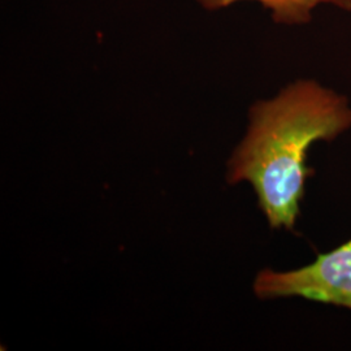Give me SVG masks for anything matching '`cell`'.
Listing matches in <instances>:
<instances>
[{
    "mask_svg": "<svg viewBox=\"0 0 351 351\" xmlns=\"http://www.w3.org/2000/svg\"><path fill=\"white\" fill-rule=\"evenodd\" d=\"M239 0H198L202 7L208 11H216L228 7ZM274 13L277 23L301 24L310 20V13L320 3H333L345 10H350L351 0H256Z\"/></svg>",
    "mask_w": 351,
    "mask_h": 351,
    "instance_id": "3",
    "label": "cell"
},
{
    "mask_svg": "<svg viewBox=\"0 0 351 351\" xmlns=\"http://www.w3.org/2000/svg\"><path fill=\"white\" fill-rule=\"evenodd\" d=\"M254 290L261 298L302 297L351 310V239L300 269H265L256 277Z\"/></svg>",
    "mask_w": 351,
    "mask_h": 351,
    "instance_id": "2",
    "label": "cell"
},
{
    "mask_svg": "<svg viewBox=\"0 0 351 351\" xmlns=\"http://www.w3.org/2000/svg\"><path fill=\"white\" fill-rule=\"evenodd\" d=\"M250 117L228 178L232 184L250 182L269 226L293 230L311 175L308 150L316 141H332L349 129L351 110L333 91L301 81L254 106Z\"/></svg>",
    "mask_w": 351,
    "mask_h": 351,
    "instance_id": "1",
    "label": "cell"
}]
</instances>
